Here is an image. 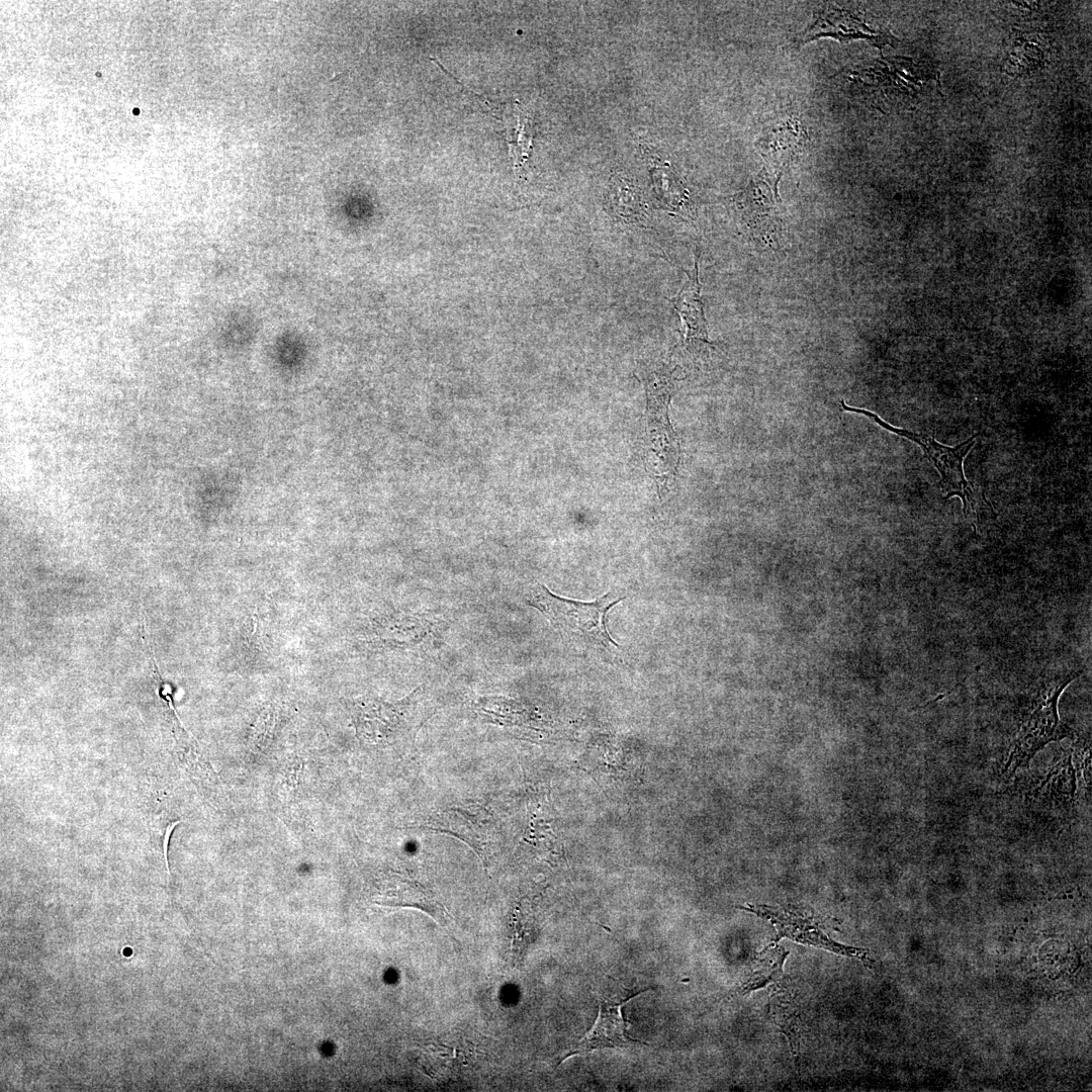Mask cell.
Segmentation results:
<instances>
[{
    "label": "cell",
    "mask_w": 1092,
    "mask_h": 1092,
    "mask_svg": "<svg viewBox=\"0 0 1092 1092\" xmlns=\"http://www.w3.org/2000/svg\"><path fill=\"white\" fill-rule=\"evenodd\" d=\"M741 908L769 921L776 928L779 939L788 937L799 943L857 958L864 964L871 961L866 949L834 941L813 918L805 916L796 910L767 905H748Z\"/></svg>",
    "instance_id": "ba28073f"
},
{
    "label": "cell",
    "mask_w": 1092,
    "mask_h": 1092,
    "mask_svg": "<svg viewBox=\"0 0 1092 1092\" xmlns=\"http://www.w3.org/2000/svg\"><path fill=\"white\" fill-rule=\"evenodd\" d=\"M1076 790V776L1072 764V752L1066 751L1062 758L1039 780L1031 795L1048 803L1065 804Z\"/></svg>",
    "instance_id": "5bb4252c"
},
{
    "label": "cell",
    "mask_w": 1092,
    "mask_h": 1092,
    "mask_svg": "<svg viewBox=\"0 0 1092 1092\" xmlns=\"http://www.w3.org/2000/svg\"><path fill=\"white\" fill-rule=\"evenodd\" d=\"M353 719L359 738L366 744L411 750L417 733L435 713V707L422 687L406 698L387 703L362 698L353 704Z\"/></svg>",
    "instance_id": "7a4b0ae2"
},
{
    "label": "cell",
    "mask_w": 1092,
    "mask_h": 1092,
    "mask_svg": "<svg viewBox=\"0 0 1092 1092\" xmlns=\"http://www.w3.org/2000/svg\"><path fill=\"white\" fill-rule=\"evenodd\" d=\"M624 597L610 592L594 602H580L559 597L545 585L537 584L528 603L539 610L567 642L601 646L608 650L617 647L607 628L608 612Z\"/></svg>",
    "instance_id": "277c9868"
},
{
    "label": "cell",
    "mask_w": 1092,
    "mask_h": 1092,
    "mask_svg": "<svg viewBox=\"0 0 1092 1092\" xmlns=\"http://www.w3.org/2000/svg\"><path fill=\"white\" fill-rule=\"evenodd\" d=\"M821 37H832L841 42L864 38L879 47L890 41L886 33L871 29L857 15L833 5H826L816 13L814 21L798 37V43L805 44Z\"/></svg>",
    "instance_id": "30bf717a"
},
{
    "label": "cell",
    "mask_w": 1092,
    "mask_h": 1092,
    "mask_svg": "<svg viewBox=\"0 0 1092 1092\" xmlns=\"http://www.w3.org/2000/svg\"><path fill=\"white\" fill-rule=\"evenodd\" d=\"M180 822H181V821H180V820H178V821H175V822H172V823H170V824H169V825H168V826L166 827V831H165V834H164V838H163V853H164V859H165V862H166V869H167V873H168V878H170V871H169V864H168V846H169V839H170V837H171L172 831L174 830V828L176 827V825H177V824H179Z\"/></svg>",
    "instance_id": "e0dca14e"
},
{
    "label": "cell",
    "mask_w": 1092,
    "mask_h": 1092,
    "mask_svg": "<svg viewBox=\"0 0 1092 1092\" xmlns=\"http://www.w3.org/2000/svg\"><path fill=\"white\" fill-rule=\"evenodd\" d=\"M789 952L778 944H769L751 962L746 975L736 989V993L745 995L764 988L778 981L783 973L784 963Z\"/></svg>",
    "instance_id": "9a60e30c"
},
{
    "label": "cell",
    "mask_w": 1092,
    "mask_h": 1092,
    "mask_svg": "<svg viewBox=\"0 0 1092 1092\" xmlns=\"http://www.w3.org/2000/svg\"><path fill=\"white\" fill-rule=\"evenodd\" d=\"M783 173L762 169L736 195L735 202L752 237L771 246L783 229V205L779 182Z\"/></svg>",
    "instance_id": "5b68a950"
},
{
    "label": "cell",
    "mask_w": 1092,
    "mask_h": 1092,
    "mask_svg": "<svg viewBox=\"0 0 1092 1092\" xmlns=\"http://www.w3.org/2000/svg\"><path fill=\"white\" fill-rule=\"evenodd\" d=\"M419 828L454 836L469 845L486 866L497 842L492 814L478 804L451 806L430 814Z\"/></svg>",
    "instance_id": "8992f818"
},
{
    "label": "cell",
    "mask_w": 1092,
    "mask_h": 1092,
    "mask_svg": "<svg viewBox=\"0 0 1092 1092\" xmlns=\"http://www.w3.org/2000/svg\"><path fill=\"white\" fill-rule=\"evenodd\" d=\"M977 435L963 443L949 447L938 443L931 437L921 435L919 446L933 462L940 474V487L943 497L959 496L964 505V514L974 532L977 531L978 513L974 490L964 474L963 462L975 445Z\"/></svg>",
    "instance_id": "52a82bcc"
},
{
    "label": "cell",
    "mask_w": 1092,
    "mask_h": 1092,
    "mask_svg": "<svg viewBox=\"0 0 1092 1092\" xmlns=\"http://www.w3.org/2000/svg\"><path fill=\"white\" fill-rule=\"evenodd\" d=\"M647 990H627L623 995L602 997L598 1017L593 1027L564 1059L574 1055H586L606 1048H622L633 1043H645L628 1034L623 1008L629 1000Z\"/></svg>",
    "instance_id": "9c48e42d"
},
{
    "label": "cell",
    "mask_w": 1092,
    "mask_h": 1092,
    "mask_svg": "<svg viewBox=\"0 0 1092 1092\" xmlns=\"http://www.w3.org/2000/svg\"><path fill=\"white\" fill-rule=\"evenodd\" d=\"M1079 674V671L1060 673L1039 684L1020 713L1017 729L1002 764L1003 777L1008 779L1018 768L1027 766L1048 743L1067 735L1060 723L1058 701L1065 688Z\"/></svg>",
    "instance_id": "3957f363"
},
{
    "label": "cell",
    "mask_w": 1092,
    "mask_h": 1092,
    "mask_svg": "<svg viewBox=\"0 0 1092 1092\" xmlns=\"http://www.w3.org/2000/svg\"><path fill=\"white\" fill-rule=\"evenodd\" d=\"M685 272L689 280H687L678 293L669 301L685 326L686 342L711 344L708 339L707 322L701 296L702 285L699 280L698 252L695 254V265L692 273Z\"/></svg>",
    "instance_id": "7c38bea8"
},
{
    "label": "cell",
    "mask_w": 1092,
    "mask_h": 1092,
    "mask_svg": "<svg viewBox=\"0 0 1092 1092\" xmlns=\"http://www.w3.org/2000/svg\"><path fill=\"white\" fill-rule=\"evenodd\" d=\"M381 892V902L389 906L413 907L444 924L449 914L434 894L421 883L400 876H392Z\"/></svg>",
    "instance_id": "4fadbf2b"
},
{
    "label": "cell",
    "mask_w": 1092,
    "mask_h": 1092,
    "mask_svg": "<svg viewBox=\"0 0 1092 1092\" xmlns=\"http://www.w3.org/2000/svg\"><path fill=\"white\" fill-rule=\"evenodd\" d=\"M810 142L803 124L796 118L782 120L760 135L756 144L760 156L771 170L784 171L800 160Z\"/></svg>",
    "instance_id": "8fae6325"
},
{
    "label": "cell",
    "mask_w": 1092,
    "mask_h": 1092,
    "mask_svg": "<svg viewBox=\"0 0 1092 1092\" xmlns=\"http://www.w3.org/2000/svg\"><path fill=\"white\" fill-rule=\"evenodd\" d=\"M640 378L646 393L643 462L658 493L664 494L679 464V443L668 419V407L680 379L674 376L673 369L664 366L643 371Z\"/></svg>",
    "instance_id": "6da1fadb"
},
{
    "label": "cell",
    "mask_w": 1092,
    "mask_h": 1092,
    "mask_svg": "<svg viewBox=\"0 0 1092 1092\" xmlns=\"http://www.w3.org/2000/svg\"><path fill=\"white\" fill-rule=\"evenodd\" d=\"M840 405H841V408L844 410L845 412L857 413V414H860V415H863V416L870 418L872 421H874L880 427H882L883 429H885V430H887V431H889V432H891L893 434H896V435H898L900 437H904L906 439H909V440L915 442L916 444H919V442H920L921 435L913 433V432L905 430V429L893 427L890 424H888L886 421L882 420L878 415L874 414L873 412H870V411H867V410H863V408L848 406L843 400H841Z\"/></svg>",
    "instance_id": "2e32d148"
}]
</instances>
